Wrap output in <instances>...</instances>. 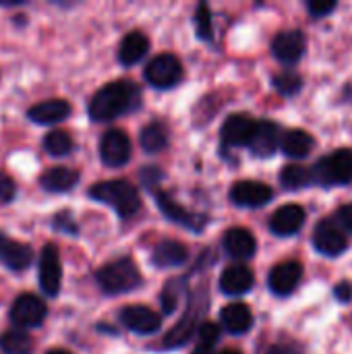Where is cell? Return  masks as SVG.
Masks as SVG:
<instances>
[{"instance_id": "obj_1", "label": "cell", "mask_w": 352, "mask_h": 354, "mask_svg": "<svg viewBox=\"0 0 352 354\" xmlns=\"http://www.w3.org/2000/svg\"><path fill=\"white\" fill-rule=\"evenodd\" d=\"M141 106V91L129 79H118L93 93L87 112L93 122H108Z\"/></svg>"}, {"instance_id": "obj_34", "label": "cell", "mask_w": 352, "mask_h": 354, "mask_svg": "<svg viewBox=\"0 0 352 354\" xmlns=\"http://www.w3.org/2000/svg\"><path fill=\"white\" fill-rule=\"evenodd\" d=\"M274 87L282 93V95H295L297 91H301L303 87V79L295 73H280L274 77Z\"/></svg>"}, {"instance_id": "obj_9", "label": "cell", "mask_w": 352, "mask_h": 354, "mask_svg": "<svg viewBox=\"0 0 352 354\" xmlns=\"http://www.w3.org/2000/svg\"><path fill=\"white\" fill-rule=\"evenodd\" d=\"M257 131V120L249 114H232L222 124V143L226 147H249Z\"/></svg>"}, {"instance_id": "obj_14", "label": "cell", "mask_w": 352, "mask_h": 354, "mask_svg": "<svg viewBox=\"0 0 352 354\" xmlns=\"http://www.w3.org/2000/svg\"><path fill=\"white\" fill-rule=\"evenodd\" d=\"M301 278H303V266L299 261H284V263H278L270 272L268 284L274 295L288 297L297 290Z\"/></svg>"}, {"instance_id": "obj_11", "label": "cell", "mask_w": 352, "mask_h": 354, "mask_svg": "<svg viewBox=\"0 0 352 354\" xmlns=\"http://www.w3.org/2000/svg\"><path fill=\"white\" fill-rule=\"evenodd\" d=\"M305 48H307V37L301 29L282 31L272 41L274 56L284 64H295L297 60H301L305 54Z\"/></svg>"}, {"instance_id": "obj_29", "label": "cell", "mask_w": 352, "mask_h": 354, "mask_svg": "<svg viewBox=\"0 0 352 354\" xmlns=\"http://www.w3.org/2000/svg\"><path fill=\"white\" fill-rule=\"evenodd\" d=\"M141 147L147 153H160L168 145V131L162 122H149L139 137Z\"/></svg>"}, {"instance_id": "obj_17", "label": "cell", "mask_w": 352, "mask_h": 354, "mask_svg": "<svg viewBox=\"0 0 352 354\" xmlns=\"http://www.w3.org/2000/svg\"><path fill=\"white\" fill-rule=\"evenodd\" d=\"M305 224V209L301 205H284L270 218V230L276 236H293Z\"/></svg>"}, {"instance_id": "obj_25", "label": "cell", "mask_w": 352, "mask_h": 354, "mask_svg": "<svg viewBox=\"0 0 352 354\" xmlns=\"http://www.w3.org/2000/svg\"><path fill=\"white\" fill-rule=\"evenodd\" d=\"M199 311L195 309V307H191L189 311H187V315L170 330V334L164 338V344L166 346H170V348H178V346H183L185 342H189L191 340V336L195 334V332H199Z\"/></svg>"}, {"instance_id": "obj_7", "label": "cell", "mask_w": 352, "mask_h": 354, "mask_svg": "<svg viewBox=\"0 0 352 354\" xmlns=\"http://www.w3.org/2000/svg\"><path fill=\"white\" fill-rule=\"evenodd\" d=\"M133 145L124 131L110 129L100 139V158L108 168H120L131 160Z\"/></svg>"}, {"instance_id": "obj_18", "label": "cell", "mask_w": 352, "mask_h": 354, "mask_svg": "<svg viewBox=\"0 0 352 354\" xmlns=\"http://www.w3.org/2000/svg\"><path fill=\"white\" fill-rule=\"evenodd\" d=\"M255 284V276L247 266H228L220 276V290L230 297H241L249 292Z\"/></svg>"}, {"instance_id": "obj_13", "label": "cell", "mask_w": 352, "mask_h": 354, "mask_svg": "<svg viewBox=\"0 0 352 354\" xmlns=\"http://www.w3.org/2000/svg\"><path fill=\"white\" fill-rule=\"evenodd\" d=\"M313 247L328 257H338L346 251V236L344 232L334 226V222L324 220L315 226L313 232Z\"/></svg>"}, {"instance_id": "obj_38", "label": "cell", "mask_w": 352, "mask_h": 354, "mask_svg": "<svg viewBox=\"0 0 352 354\" xmlns=\"http://www.w3.org/2000/svg\"><path fill=\"white\" fill-rule=\"evenodd\" d=\"M338 4L334 2V0H326V2H315V0H311V2H307V8H309V12L313 15V17H326L328 12H332L334 8H336Z\"/></svg>"}, {"instance_id": "obj_26", "label": "cell", "mask_w": 352, "mask_h": 354, "mask_svg": "<svg viewBox=\"0 0 352 354\" xmlns=\"http://www.w3.org/2000/svg\"><path fill=\"white\" fill-rule=\"evenodd\" d=\"M313 145H315V139L307 131H301V129H293V131L284 133V137H282V151L295 160L307 158L311 153Z\"/></svg>"}, {"instance_id": "obj_16", "label": "cell", "mask_w": 352, "mask_h": 354, "mask_svg": "<svg viewBox=\"0 0 352 354\" xmlns=\"http://www.w3.org/2000/svg\"><path fill=\"white\" fill-rule=\"evenodd\" d=\"M68 114H71V104L58 97L37 102L27 110V118L35 124H56L66 120Z\"/></svg>"}, {"instance_id": "obj_15", "label": "cell", "mask_w": 352, "mask_h": 354, "mask_svg": "<svg viewBox=\"0 0 352 354\" xmlns=\"http://www.w3.org/2000/svg\"><path fill=\"white\" fill-rule=\"evenodd\" d=\"M282 129L276 122L270 120H259L257 122V131L253 135L251 141V151L259 158H270L276 153L278 147H282Z\"/></svg>"}, {"instance_id": "obj_6", "label": "cell", "mask_w": 352, "mask_h": 354, "mask_svg": "<svg viewBox=\"0 0 352 354\" xmlns=\"http://www.w3.org/2000/svg\"><path fill=\"white\" fill-rule=\"evenodd\" d=\"M145 79L158 89H170L183 79V64L174 54H158L145 66Z\"/></svg>"}, {"instance_id": "obj_32", "label": "cell", "mask_w": 352, "mask_h": 354, "mask_svg": "<svg viewBox=\"0 0 352 354\" xmlns=\"http://www.w3.org/2000/svg\"><path fill=\"white\" fill-rule=\"evenodd\" d=\"M185 297V282L183 280H170L164 290H162V311L164 315H172L180 303V299Z\"/></svg>"}, {"instance_id": "obj_42", "label": "cell", "mask_w": 352, "mask_h": 354, "mask_svg": "<svg viewBox=\"0 0 352 354\" xmlns=\"http://www.w3.org/2000/svg\"><path fill=\"white\" fill-rule=\"evenodd\" d=\"M268 354H303L297 346H293V344H274Z\"/></svg>"}, {"instance_id": "obj_27", "label": "cell", "mask_w": 352, "mask_h": 354, "mask_svg": "<svg viewBox=\"0 0 352 354\" xmlns=\"http://www.w3.org/2000/svg\"><path fill=\"white\" fill-rule=\"evenodd\" d=\"M280 183H282V187L288 189V191L305 189V187H309V185L315 183L313 168L299 166V164H290V166H286V168L280 172Z\"/></svg>"}, {"instance_id": "obj_19", "label": "cell", "mask_w": 352, "mask_h": 354, "mask_svg": "<svg viewBox=\"0 0 352 354\" xmlns=\"http://www.w3.org/2000/svg\"><path fill=\"white\" fill-rule=\"evenodd\" d=\"M156 199H158V205H160V209L164 212V216L168 218V220H172V222H176V224H180V226H187V228H191V230H195V232H199L203 226H205V218L203 216H197V214H191V212H187L183 205H178L172 197H168L166 193H156Z\"/></svg>"}, {"instance_id": "obj_40", "label": "cell", "mask_w": 352, "mask_h": 354, "mask_svg": "<svg viewBox=\"0 0 352 354\" xmlns=\"http://www.w3.org/2000/svg\"><path fill=\"white\" fill-rule=\"evenodd\" d=\"M160 178H162V172L156 166H147L145 170H141V180L145 183V187H151V185L160 183Z\"/></svg>"}, {"instance_id": "obj_30", "label": "cell", "mask_w": 352, "mask_h": 354, "mask_svg": "<svg viewBox=\"0 0 352 354\" xmlns=\"http://www.w3.org/2000/svg\"><path fill=\"white\" fill-rule=\"evenodd\" d=\"M33 261V251L29 245H23V243H17V241H10L8 243V249H6V255H4V263L10 272H23L31 266Z\"/></svg>"}, {"instance_id": "obj_2", "label": "cell", "mask_w": 352, "mask_h": 354, "mask_svg": "<svg viewBox=\"0 0 352 354\" xmlns=\"http://www.w3.org/2000/svg\"><path fill=\"white\" fill-rule=\"evenodd\" d=\"M89 197L100 201V203L110 205L120 218H131L141 207V199H139L135 185L124 180V178L104 180V183L93 185L89 189Z\"/></svg>"}, {"instance_id": "obj_36", "label": "cell", "mask_w": 352, "mask_h": 354, "mask_svg": "<svg viewBox=\"0 0 352 354\" xmlns=\"http://www.w3.org/2000/svg\"><path fill=\"white\" fill-rule=\"evenodd\" d=\"M15 193H17V187H15V180L0 170V203H8L15 199Z\"/></svg>"}, {"instance_id": "obj_10", "label": "cell", "mask_w": 352, "mask_h": 354, "mask_svg": "<svg viewBox=\"0 0 352 354\" xmlns=\"http://www.w3.org/2000/svg\"><path fill=\"white\" fill-rule=\"evenodd\" d=\"M120 322L124 328H129L131 332L141 334V336L156 334L162 326V317L143 305H129V307L120 309Z\"/></svg>"}, {"instance_id": "obj_31", "label": "cell", "mask_w": 352, "mask_h": 354, "mask_svg": "<svg viewBox=\"0 0 352 354\" xmlns=\"http://www.w3.org/2000/svg\"><path fill=\"white\" fill-rule=\"evenodd\" d=\"M44 149L50 153V156H66L73 151V137L66 133V131H50L46 137H44Z\"/></svg>"}, {"instance_id": "obj_33", "label": "cell", "mask_w": 352, "mask_h": 354, "mask_svg": "<svg viewBox=\"0 0 352 354\" xmlns=\"http://www.w3.org/2000/svg\"><path fill=\"white\" fill-rule=\"evenodd\" d=\"M199 340H197V346L193 354H212L214 353V346L218 344L220 340V328L218 324L214 322H205L201 328H199Z\"/></svg>"}, {"instance_id": "obj_5", "label": "cell", "mask_w": 352, "mask_h": 354, "mask_svg": "<svg viewBox=\"0 0 352 354\" xmlns=\"http://www.w3.org/2000/svg\"><path fill=\"white\" fill-rule=\"evenodd\" d=\"M46 315H48V307H46L44 299H39L37 295H31V292L19 295L8 313L10 322L19 330H31V328L41 326Z\"/></svg>"}, {"instance_id": "obj_43", "label": "cell", "mask_w": 352, "mask_h": 354, "mask_svg": "<svg viewBox=\"0 0 352 354\" xmlns=\"http://www.w3.org/2000/svg\"><path fill=\"white\" fill-rule=\"evenodd\" d=\"M8 243H10V239H6V236H4V234L0 232V261H4V255H6Z\"/></svg>"}, {"instance_id": "obj_28", "label": "cell", "mask_w": 352, "mask_h": 354, "mask_svg": "<svg viewBox=\"0 0 352 354\" xmlns=\"http://www.w3.org/2000/svg\"><path fill=\"white\" fill-rule=\"evenodd\" d=\"M0 351L4 354H33V340L23 330H6L0 334Z\"/></svg>"}, {"instance_id": "obj_21", "label": "cell", "mask_w": 352, "mask_h": 354, "mask_svg": "<svg viewBox=\"0 0 352 354\" xmlns=\"http://www.w3.org/2000/svg\"><path fill=\"white\" fill-rule=\"evenodd\" d=\"M222 326L226 328L228 334L241 336L247 334L253 328V313L245 303H232L222 309Z\"/></svg>"}, {"instance_id": "obj_35", "label": "cell", "mask_w": 352, "mask_h": 354, "mask_svg": "<svg viewBox=\"0 0 352 354\" xmlns=\"http://www.w3.org/2000/svg\"><path fill=\"white\" fill-rule=\"evenodd\" d=\"M195 27H197V35L205 41H212V15L207 4H199L195 10Z\"/></svg>"}, {"instance_id": "obj_23", "label": "cell", "mask_w": 352, "mask_h": 354, "mask_svg": "<svg viewBox=\"0 0 352 354\" xmlns=\"http://www.w3.org/2000/svg\"><path fill=\"white\" fill-rule=\"evenodd\" d=\"M189 249L178 241H162L154 249V263L158 268H178L187 261Z\"/></svg>"}, {"instance_id": "obj_24", "label": "cell", "mask_w": 352, "mask_h": 354, "mask_svg": "<svg viewBox=\"0 0 352 354\" xmlns=\"http://www.w3.org/2000/svg\"><path fill=\"white\" fill-rule=\"evenodd\" d=\"M77 180H79V172L71 170V168H64V166L50 168L39 178L41 187L46 191H50V193H66L77 185Z\"/></svg>"}, {"instance_id": "obj_12", "label": "cell", "mask_w": 352, "mask_h": 354, "mask_svg": "<svg viewBox=\"0 0 352 354\" xmlns=\"http://www.w3.org/2000/svg\"><path fill=\"white\" fill-rule=\"evenodd\" d=\"M274 197V191L257 180H241L230 189V199L241 207H263Z\"/></svg>"}, {"instance_id": "obj_3", "label": "cell", "mask_w": 352, "mask_h": 354, "mask_svg": "<svg viewBox=\"0 0 352 354\" xmlns=\"http://www.w3.org/2000/svg\"><path fill=\"white\" fill-rule=\"evenodd\" d=\"M95 280L106 295H124L141 284V274L133 259L122 257L100 268L95 272Z\"/></svg>"}, {"instance_id": "obj_8", "label": "cell", "mask_w": 352, "mask_h": 354, "mask_svg": "<svg viewBox=\"0 0 352 354\" xmlns=\"http://www.w3.org/2000/svg\"><path fill=\"white\" fill-rule=\"evenodd\" d=\"M39 288L44 290L46 297H56L60 292V282H62V268H60V259H58V251L56 247L50 243L41 249L39 255Z\"/></svg>"}, {"instance_id": "obj_41", "label": "cell", "mask_w": 352, "mask_h": 354, "mask_svg": "<svg viewBox=\"0 0 352 354\" xmlns=\"http://www.w3.org/2000/svg\"><path fill=\"white\" fill-rule=\"evenodd\" d=\"M334 295H336V299H338V301H342V303H349V301H352L351 282H340V284L334 288Z\"/></svg>"}, {"instance_id": "obj_4", "label": "cell", "mask_w": 352, "mask_h": 354, "mask_svg": "<svg viewBox=\"0 0 352 354\" xmlns=\"http://www.w3.org/2000/svg\"><path fill=\"white\" fill-rule=\"evenodd\" d=\"M315 183L324 187L352 183V149H338L313 166Z\"/></svg>"}, {"instance_id": "obj_20", "label": "cell", "mask_w": 352, "mask_h": 354, "mask_svg": "<svg viewBox=\"0 0 352 354\" xmlns=\"http://www.w3.org/2000/svg\"><path fill=\"white\" fill-rule=\"evenodd\" d=\"M224 249L234 259H249V257L255 255L257 241H255L253 232L239 226V228H230L224 234Z\"/></svg>"}, {"instance_id": "obj_44", "label": "cell", "mask_w": 352, "mask_h": 354, "mask_svg": "<svg viewBox=\"0 0 352 354\" xmlns=\"http://www.w3.org/2000/svg\"><path fill=\"white\" fill-rule=\"evenodd\" d=\"M48 354H71V353H66V351H50Z\"/></svg>"}, {"instance_id": "obj_22", "label": "cell", "mask_w": 352, "mask_h": 354, "mask_svg": "<svg viewBox=\"0 0 352 354\" xmlns=\"http://www.w3.org/2000/svg\"><path fill=\"white\" fill-rule=\"evenodd\" d=\"M149 50V39L145 33L141 31H131L122 37L120 48H118V60L124 66H131L135 62H139Z\"/></svg>"}, {"instance_id": "obj_37", "label": "cell", "mask_w": 352, "mask_h": 354, "mask_svg": "<svg viewBox=\"0 0 352 354\" xmlns=\"http://www.w3.org/2000/svg\"><path fill=\"white\" fill-rule=\"evenodd\" d=\"M54 228H58L60 232H66V234H77V230H79V226L73 222V218H71L68 212L56 214V218H54Z\"/></svg>"}, {"instance_id": "obj_39", "label": "cell", "mask_w": 352, "mask_h": 354, "mask_svg": "<svg viewBox=\"0 0 352 354\" xmlns=\"http://www.w3.org/2000/svg\"><path fill=\"white\" fill-rule=\"evenodd\" d=\"M336 218H338L340 226H342V228H344L346 232H351V234H352V203H346V205H342V207L338 209Z\"/></svg>"}, {"instance_id": "obj_45", "label": "cell", "mask_w": 352, "mask_h": 354, "mask_svg": "<svg viewBox=\"0 0 352 354\" xmlns=\"http://www.w3.org/2000/svg\"><path fill=\"white\" fill-rule=\"evenodd\" d=\"M218 354H241L239 351H222V353H218Z\"/></svg>"}]
</instances>
